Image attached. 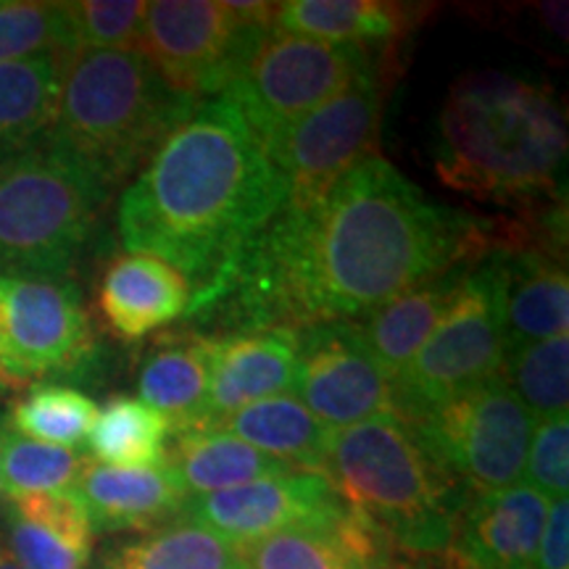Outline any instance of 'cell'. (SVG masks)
<instances>
[{
    "label": "cell",
    "instance_id": "38",
    "mask_svg": "<svg viewBox=\"0 0 569 569\" xmlns=\"http://www.w3.org/2000/svg\"><path fill=\"white\" fill-rule=\"evenodd\" d=\"M6 430H9V419H6V411L0 409V443H3V436Z\"/></svg>",
    "mask_w": 569,
    "mask_h": 569
},
{
    "label": "cell",
    "instance_id": "21",
    "mask_svg": "<svg viewBox=\"0 0 569 569\" xmlns=\"http://www.w3.org/2000/svg\"><path fill=\"white\" fill-rule=\"evenodd\" d=\"M138 393L169 419L172 436L201 430L209 401V338L190 327L163 336L142 359Z\"/></svg>",
    "mask_w": 569,
    "mask_h": 569
},
{
    "label": "cell",
    "instance_id": "35",
    "mask_svg": "<svg viewBox=\"0 0 569 569\" xmlns=\"http://www.w3.org/2000/svg\"><path fill=\"white\" fill-rule=\"evenodd\" d=\"M528 486L549 501L567 498L569 490V422L567 415L538 419L532 427L528 461H525Z\"/></svg>",
    "mask_w": 569,
    "mask_h": 569
},
{
    "label": "cell",
    "instance_id": "13",
    "mask_svg": "<svg viewBox=\"0 0 569 569\" xmlns=\"http://www.w3.org/2000/svg\"><path fill=\"white\" fill-rule=\"evenodd\" d=\"M296 398L330 430L398 417L393 380L382 372L356 322L298 330Z\"/></svg>",
    "mask_w": 569,
    "mask_h": 569
},
{
    "label": "cell",
    "instance_id": "33",
    "mask_svg": "<svg viewBox=\"0 0 569 569\" xmlns=\"http://www.w3.org/2000/svg\"><path fill=\"white\" fill-rule=\"evenodd\" d=\"M71 56L63 3L46 0H0V63Z\"/></svg>",
    "mask_w": 569,
    "mask_h": 569
},
{
    "label": "cell",
    "instance_id": "39",
    "mask_svg": "<svg viewBox=\"0 0 569 569\" xmlns=\"http://www.w3.org/2000/svg\"><path fill=\"white\" fill-rule=\"evenodd\" d=\"M382 569H425V567H409V565H386Z\"/></svg>",
    "mask_w": 569,
    "mask_h": 569
},
{
    "label": "cell",
    "instance_id": "41",
    "mask_svg": "<svg viewBox=\"0 0 569 569\" xmlns=\"http://www.w3.org/2000/svg\"><path fill=\"white\" fill-rule=\"evenodd\" d=\"M0 388H9V386H6V382H3V380H0Z\"/></svg>",
    "mask_w": 569,
    "mask_h": 569
},
{
    "label": "cell",
    "instance_id": "22",
    "mask_svg": "<svg viewBox=\"0 0 569 569\" xmlns=\"http://www.w3.org/2000/svg\"><path fill=\"white\" fill-rule=\"evenodd\" d=\"M467 267L432 277L377 306L365 319H356L361 338L390 380L403 372V367L419 353L425 340L432 336L446 309L451 306Z\"/></svg>",
    "mask_w": 569,
    "mask_h": 569
},
{
    "label": "cell",
    "instance_id": "3",
    "mask_svg": "<svg viewBox=\"0 0 569 569\" xmlns=\"http://www.w3.org/2000/svg\"><path fill=\"white\" fill-rule=\"evenodd\" d=\"M567 124L553 92L528 77L480 71L451 88L440 111L436 169L482 198H532L557 182Z\"/></svg>",
    "mask_w": 569,
    "mask_h": 569
},
{
    "label": "cell",
    "instance_id": "25",
    "mask_svg": "<svg viewBox=\"0 0 569 569\" xmlns=\"http://www.w3.org/2000/svg\"><path fill=\"white\" fill-rule=\"evenodd\" d=\"M217 430L230 432L298 472L322 475L330 427L319 422L296 396L282 393L248 403L222 419Z\"/></svg>",
    "mask_w": 569,
    "mask_h": 569
},
{
    "label": "cell",
    "instance_id": "37",
    "mask_svg": "<svg viewBox=\"0 0 569 569\" xmlns=\"http://www.w3.org/2000/svg\"><path fill=\"white\" fill-rule=\"evenodd\" d=\"M0 569H24V567H21V561L13 557L9 543H6L3 532H0Z\"/></svg>",
    "mask_w": 569,
    "mask_h": 569
},
{
    "label": "cell",
    "instance_id": "40",
    "mask_svg": "<svg viewBox=\"0 0 569 569\" xmlns=\"http://www.w3.org/2000/svg\"><path fill=\"white\" fill-rule=\"evenodd\" d=\"M457 569H478V567H469V565H461V561H457Z\"/></svg>",
    "mask_w": 569,
    "mask_h": 569
},
{
    "label": "cell",
    "instance_id": "8",
    "mask_svg": "<svg viewBox=\"0 0 569 569\" xmlns=\"http://www.w3.org/2000/svg\"><path fill=\"white\" fill-rule=\"evenodd\" d=\"M375 71L369 48L280 32L253 42L224 98L238 106L261 142L340 96Z\"/></svg>",
    "mask_w": 569,
    "mask_h": 569
},
{
    "label": "cell",
    "instance_id": "30",
    "mask_svg": "<svg viewBox=\"0 0 569 569\" xmlns=\"http://www.w3.org/2000/svg\"><path fill=\"white\" fill-rule=\"evenodd\" d=\"M88 461L74 448L40 443L6 430L0 443V501L77 488Z\"/></svg>",
    "mask_w": 569,
    "mask_h": 569
},
{
    "label": "cell",
    "instance_id": "15",
    "mask_svg": "<svg viewBox=\"0 0 569 569\" xmlns=\"http://www.w3.org/2000/svg\"><path fill=\"white\" fill-rule=\"evenodd\" d=\"M209 338V401L201 430L248 403L293 390L298 332L259 330Z\"/></svg>",
    "mask_w": 569,
    "mask_h": 569
},
{
    "label": "cell",
    "instance_id": "26",
    "mask_svg": "<svg viewBox=\"0 0 569 569\" xmlns=\"http://www.w3.org/2000/svg\"><path fill=\"white\" fill-rule=\"evenodd\" d=\"M167 465L174 469L188 496H209L293 472L282 461L267 457L259 448L217 427L177 432L172 451H167Z\"/></svg>",
    "mask_w": 569,
    "mask_h": 569
},
{
    "label": "cell",
    "instance_id": "32",
    "mask_svg": "<svg viewBox=\"0 0 569 569\" xmlns=\"http://www.w3.org/2000/svg\"><path fill=\"white\" fill-rule=\"evenodd\" d=\"M98 407L82 390L67 386H34L13 403L9 430L40 443L74 448L88 440Z\"/></svg>",
    "mask_w": 569,
    "mask_h": 569
},
{
    "label": "cell",
    "instance_id": "28",
    "mask_svg": "<svg viewBox=\"0 0 569 569\" xmlns=\"http://www.w3.org/2000/svg\"><path fill=\"white\" fill-rule=\"evenodd\" d=\"M96 569H243L238 546L188 517H177L138 536L113 540Z\"/></svg>",
    "mask_w": 569,
    "mask_h": 569
},
{
    "label": "cell",
    "instance_id": "29",
    "mask_svg": "<svg viewBox=\"0 0 569 569\" xmlns=\"http://www.w3.org/2000/svg\"><path fill=\"white\" fill-rule=\"evenodd\" d=\"M172 438L169 419L142 403L140 398L119 396L98 409L88 432V453L106 467H159L167 461V440Z\"/></svg>",
    "mask_w": 569,
    "mask_h": 569
},
{
    "label": "cell",
    "instance_id": "1",
    "mask_svg": "<svg viewBox=\"0 0 569 569\" xmlns=\"http://www.w3.org/2000/svg\"><path fill=\"white\" fill-rule=\"evenodd\" d=\"M490 251L478 219L432 203L369 156L311 209H280L211 288L190 298L203 336L356 322L415 284Z\"/></svg>",
    "mask_w": 569,
    "mask_h": 569
},
{
    "label": "cell",
    "instance_id": "27",
    "mask_svg": "<svg viewBox=\"0 0 569 569\" xmlns=\"http://www.w3.org/2000/svg\"><path fill=\"white\" fill-rule=\"evenodd\" d=\"M409 24V6L382 0H284L274 3L272 17L280 32L361 48L396 40Z\"/></svg>",
    "mask_w": 569,
    "mask_h": 569
},
{
    "label": "cell",
    "instance_id": "4",
    "mask_svg": "<svg viewBox=\"0 0 569 569\" xmlns=\"http://www.w3.org/2000/svg\"><path fill=\"white\" fill-rule=\"evenodd\" d=\"M196 109L134 48L67 56L46 142L106 193L124 188Z\"/></svg>",
    "mask_w": 569,
    "mask_h": 569
},
{
    "label": "cell",
    "instance_id": "24",
    "mask_svg": "<svg viewBox=\"0 0 569 569\" xmlns=\"http://www.w3.org/2000/svg\"><path fill=\"white\" fill-rule=\"evenodd\" d=\"M67 56L0 63V163L48 138L59 111Z\"/></svg>",
    "mask_w": 569,
    "mask_h": 569
},
{
    "label": "cell",
    "instance_id": "12",
    "mask_svg": "<svg viewBox=\"0 0 569 569\" xmlns=\"http://www.w3.org/2000/svg\"><path fill=\"white\" fill-rule=\"evenodd\" d=\"M96 353L74 288L38 277H0V380L6 386L80 372Z\"/></svg>",
    "mask_w": 569,
    "mask_h": 569
},
{
    "label": "cell",
    "instance_id": "16",
    "mask_svg": "<svg viewBox=\"0 0 569 569\" xmlns=\"http://www.w3.org/2000/svg\"><path fill=\"white\" fill-rule=\"evenodd\" d=\"M551 501L528 482L478 493L453 528V561L478 569H532Z\"/></svg>",
    "mask_w": 569,
    "mask_h": 569
},
{
    "label": "cell",
    "instance_id": "10",
    "mask_svg": "<svg viewBox=\"0 0 569 569\" xmlns=\"http://www.w3.org/2000/svg\"><path fill=\"white\" fill-rule=\"evenodd\" d=\"M382 88L377 71L264 142L284 190L282 209L317 206L340 177L375 156Z\"/></svg>",
    "mask_w": 569,
    "mask_h": 569
},
{
    "label": "cell",
    "instance_id": "7",
    "mask_svg": "<svg viewBox=\"0 0 569 569\" xmlns=\"http://www.w3.org/2000/svg\"><path fill=\"white\" fill-rule=\"evenodd\" d=\"M507 353L503 251L475 261L432 336L393 380L398 419L411 422L501 372Z\"/></svg>",
    "mask_w": 569,
    "mask_h": 569
},
{
    "label": "cell",
    "instance_id": "11",
    "mask_svg": "<svg viewBox=\"0 0 569 569\" xmlns=\"http://www.w3.org/2000/svg\"><path fill=\"white\" fill-rule=\"evenodd\" d=\"M269 27L246 24L217 0L148 3L134 51L161 80L201 103L224 96L251 46Z\"/></svg>",
    "mask_w": 569,
    "mask_h": 569
},
{
    "label": "cell",
    "instance_id": "18",
    "mask_svg": "<svg viewBox=\"0 0 569 569\" xmlns=\"http://www.w3.org/2000/svg\"><path fill=\"white\" fill-rule=\"evenodd\" d=\"M3 538L24 569H88L96 530L71 488L3 501Z\"/></svg>",
    "mask_w": 569,
    "mask_h": 569
},
{
    "label": "cell",
    "instance_id": "9",
    "mask_svg": "<svg viewBox=\"0 0 569 569\" xmlns=\"http://www.w3.org/2000/svg\"><path fill=\"white\" fill-rule=\"evenodd\" d=\"M407 425L448 478L478 493L517 486L525 478L536 419L501 372Z\"/></svg>",
    "mask_w": 569,
    "mask_h": 569
},
{
    "label": "cell",
    "instance_id": "17",
    "mask_svg": "<svg viewBox=\"0 0 569 569\" xmlns=\"http://www.w3.org/2000/svg\"><path fill=\"white\" fill-rule=\"evenodd\" d=\"M77 493L88 507L96 532H148L182 517L188 490L174 469L159 467H106L88 461Z\"/></svg>",
    "mask_w": 569,
    "mask_h": 569
},
{
    "label": "cell",
    "instance_id": "36",
    "mask_svg": "<svg viewBox=\"0 0 569 569\" xmlns=\"http://www.w3.org/2000/svg\"><path fill=\"white\" fill-rule=\"evenodd\" d=\"M532 569H569V501H551Z\"/></svg>",
    "mask_w": 569,
    "mask_h": 569
},
{
    "label": "cell",
    "instance_id": "34",
    "mask_svg": "<svg viewBox=\"0 0 569 569\" xmlns=\"http://www.w3.org/2000/svg\"><path fill=\"white\" fill-rule=\"evenodd\" d=\"M148 3L142 0H74L63 3L71 56L84 51H127L138 42Z\"/></svg>",
    "mask_w": 569,
    "mask_h": 569
},
{
    "label": "cell",
    "instance_id": "23",
    "mask_svg": "<svg viewBox=\"0 0 569 569\" xmlns=\"http://www.w3.org/2000/svg\"><path fill=\"white\" fill-rule=\"evenodd\" d=\"M507 264V351L567 336L569 280L559 256L503 253Z\"/></svg>",
    "mask_w": 569,
    "mask_h": 569
},
{
    "label": "cell",
    "instance_id": "20",
    "mask_svg": "<svg viewBox=\"0 0 569 569\" xmlns=\"http://www.w3.org/2000/svg\"><path fill=\"white\" fill-rule=\"evenodd\" d=\"M388 540L348 515L336 528H296L238 546L243 569H382Z\"/></svg>",
    "mask_w": 569,
    "mask_h": 569
},
{
    "label": "cell",
    "instance_id": "5",
    "mask_svg": "<svg viewBox=\"0 0 569 569\" xmlns=\"http://www.w3.org/2000/svg\"><path fill=\"white\" fill-rule=\"evenodd\" d=\"M322 475L351 515L411 553H443L457 528L453 480L398 417L330 430Z\"/></svg>",
    "mask_w": 569,
    "mask_h": 569
},
{
    "label": "cell",
    "instance_id": "31",
    "mask_svg": "<svg viewBox=\"0 0 569 569\" xmlns=\"http://www.w3.org/2000/svg\"><path fill=\"white\" fill-rule=\"evenodd\" d=\"M501 377L532 419L567 415L569 338L557 336L503 353Z\"/></svg>",
    "mask_w": 569,
    "mask_h": 569
},
{
    "label": "cell",
    "instance_id": "19",
    "mask_svg": "<svg viewBox=\"0 0 569 569\" xmlns=\"http://www.w3.org/2000/svg\"><path fill=\"white\" fill-rule=\"evenodd\" d=\"M190 284L172 264L148 253L119 256L106 269L98 309L124 340H140L184 317Z\"/></svg>",
    "mask_w": 569,
    "mask_h": 569
},
{
    "label": "cell",
    "instance_id": "2",
    "mask_svg": "<svg viewBox=\"0 0 569 569\" xmlns=\"http://www.w3.org/2000/svg\"><path fill=\"white\" fill-rule=\"evenodd\" d=\"M282 203L264 142L219 96L196 103L127 184L117 222L127 251L172 264L193 298L230 269Z\"/></svg>",
    "mask_w": 569,
    "mask_h": 569
},
{
    "label": "cell",
    "instance_id": "14",
    "mask_svg": "<svg viewBox=\"0 0 569 569\" xmlns=\"http://www.w3.org/2000/svg\"><path fill=\"white\" fill-rule=\"evenodd\" d=\"M348 515L330 480L319 472H284L209 496H190L182 517L232 546L296 528H336Z\"/></svg>",
    "mask_w": 569,
    "mask_h": 569
},
{
    "label": "cell",
    "instance_id": "6",
    "mask_svg": "<svg viewBox=\"0 0 569 569\" xmlns=\"http://www.w3.org/2000/svg\"><path fill=\"white\" fill-rule=\"evenodd\" d=\"M106 201L101 184L46 140L0 163V277H67Z\"/></svg>",
    "mask_w": 569,
    "mask_h": 569
}]
</instances>
